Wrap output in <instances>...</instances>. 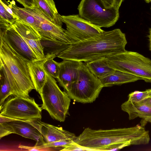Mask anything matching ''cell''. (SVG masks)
Segmentation results:
<instances>
[{"label": "cell", "mask_w": 151, "mask_h": 151, "mask_svg": "<svg viewBox=\"0 0 151 151\" xmlns=\"http://www.w3.org/2000/svg\"><path fill=\"white\" fill-rule=\"evenodd\" d=\"M25 8H32L35 6L34 0H16Z\"/></svg>", "instance_id": "27"}, {"label": "cell", "mask_w": 151, "mask_h": 151, "mask_svg": "<svg viewBox=\"0 0 151 151\" xmlns=\"http://www.w3.org/2000/svg\"><path fill=\"white\" fill-rule=\"evenodd\" d=\"M126 35L119 29L104 31L90 39L69 45L57 56L63 60L85 63L109 57L125 51Z\"/></svg>", "instance_id": "2"}, {"label": "cell", "mask_w": 151, "mask_h": 151, "mask_svg": "<svg viewBox=\"0 0 151 151\" xmlns=\"http://www.w3.org/2000/svg\"><path fill=\"white\" fill-rule=\"evenodd\" d=\"M149 50L151 51V28L150 29L148 35Z\"/></svg>", "instance_id": "31"}, {"label": "cell", "mask_w": 151, "mask_h": 151, "mask_svg": "<svg viewBox=\"0 0 151 151\" xmlns=\"http://www.w3.org/2000/svg\"><path fill=\"white\" fill-rule=\"evenodd\" d=\"M46 73V81L40 94L42 101L41 107L53 119L64 122L68 114L71 99L60 90L54 78Z\"/></svg>", "instance_id": "4"}, {"label": "cell", "mask_w": 151, "mask_h": 151, "mask_svg": "<svg viewBox=\"0 0 151 151\" xmlns=\"http://www.w3.org/2000/svg\"><path fill=\"white\" fill-rule=\"evenodd\" d=\"M0 107L5 102L6 99L13 95L11 86L4 68L0 66Z\"/></svg>", "instance_id": "22"}, {"label": "cell", "mask_w": 151, "mask_h": 151, "mask_svg": "<svg viewBox=\"0 0 151 151\" xmlns=\"http://www.w3.org/2000/svg\"><path fill=\"white\" fill-rule=\"evenodd\" d=\"M121 108L128 114L129 120L138 117L144 119L151 117V106L144 103L127 100L121 105Z\"/></svg>", "instance_id": "17"}, {"label": "cell", "mask_w": 151, "mask_h": 151, "mask_svg": "<svg viewBox=\"0 0 151 151\" xmlns=\"http://www.w3.org/2000/svg\"><path fill=\"white\" fill-rule=\"evenodd\" d=\"M0 66L4 68L10 83L13 95L29 97L35 88L32 81L27 62L5 41L0 42Z\"/></svg>", "instance_id": "3"}, {"label": "cell", "mask_w": 151, "mask_h": 151, "mask_svg": "<svg viewBox=\"0 0 151 151\" xmlns=\"http://www.w3.org/2000/svg\"><path fill=\"white\" fill-rule=\"evenodd\" d=\"M144 120L147 122L151 123V117L146 118Z\"/></svg>", "instance_id": "32"}, {"label": "cell", "mask_w": 151, "mask_h": 151, "mask_svg": "<svg viewBox=\"0 0 151 151\" xmlns=\"http://www.w3.org/2000/svg\"><path fill=\"white\" fill-rule=\"evenodd\" d=\"M54 53H48L43 59L27 62L30 76L35 89L40 94L47 80L46 73L44 68V64L46 60Z\"/></svg>", "instance_id": "15"}, {"label": "cell", "mask_w": 151, "mask_h": 151, "mask_svg": "<svg viewBox=\"0 0 151 151\" xmlns=\"http://www.w3.org/2000/svg\"><path fill=\"white\" fill-rule=\"evenodd\" d=\"M139 102L151 106V97Z\"/></svg>", "instance_id": "29"}, {"label": "cell", "mask_w": 151, "mask_h": 151, "mask_svg": "<svg viewBox=\"0 0 151 151\" xmlns=\"http://www.w3.org/2000/svg\"><path fill=\"white\" fill-rule=\"evenodd\" d=\"M11 26L22 37L38 59H43L45 57L41 37L37 30L19 19Z\"/></svg>", "instance_id": "11"}, {"label": "cell", "mask_w": 151, "mask_h": 151, "mask_svg": "<svg viewBox=\"0 0 151 151\" xmlns=\"http://www.w3.org/2000/svg\"><path fill=\"white\" fill-rule=\"evenodd\" d=\"M151 97V89L144 91H135L129 94L128 100L132 102H139Z\"/></svg>", "instance_id": "24"}, {"label": "cell", "mask_w": 151, "mask_h": 151, "mask_svg": "<svg viewBox=\"0 0 151 151\" xmlns=\"http://www.w3.org/2000/svg\"><path fill=\"white\" fill-rule=\"evenodd\" d=\"M42 109L34 98L14 96L0 107V116L12 119L31 121L41 119Z\"/></svg>", "instance_id": "8"}, {"label": "cell", "mask_w": 151, "mask_h": 151, "mask_svg": "<svg viewBox=\"0 0 151 151\" xmlns=\"http://www.w3.org/2000/svg\"><path fill=\"white\" fill-rule=\"evenodd\" d=\"M119 9L102 0H81L78 8L81 17L101 28L115 24L119 17Z\"/></svg>", "instance_id": "7"}, {"label": "cell", "mask_w": 151, "mask_h": 151, "mask_svg": "<svg viewBox=\"0 0 151 151\" xmlns=\"http://www.w3.org/2000/svg\"><path fill=\"white\" fill-rule=\"evenodd\" d=\"M81 61L66 60L60 63V71L57 80L60 85L65 91L77 79L78 69Z\"/></svg>", "instance_id": "14"}, {"label": "cell", "mask_w": 151, "mask_h": 151, "mask_svg": "<svg viewBox=\"0 0 151 151\" xmlns=\"http://www.w3.org/2000/svg\"><path fill=\"white\" fill-rule=\"evenodd\" d=\"M41 133L45 143L68 140H74L76 137L73 133L58 127L40 121Z\"/></svg>", "instance_id": "16"}, {"label": "cell", "mask_w": 151, "mask_h": 151, "mask_svg": "<svg viewBox=\"0 0 151 151\" xmlns=\"http://www.w3.org/2000/svg\"><path fill=\"white\" fill-rule=\"evenodd\" d=\"M65 24V33L70 44L82 41L97 36L104 31L81 17L78 14L60 15Z\"/></svg>", "instance_id": "10"}, {"label": "cell", "mask_w": 151, "mask_h": 151, "mask_svg": "<svg viewBox=\"0 0 151 151\" xmlns=\"http://www.w3.org/2000/svg\"><path fill=\"white\" fill-rule=\"evenodd\" d=\"M17 19L8 12L0 2V20L6 22L11 25Z\"/></svg>", "instance_id": "25"}, {"label": "cell", "mask_w": 151, "mask_h": 151, "mask_svg": "<svg viewBox=\"0 0 151 151\" xmlns=\"http://www.w3.org/2000/svg\"><path fill=\"white\" fill-rule=\"evenodd\" d=\"M149 132L137 124L127 128L95 130L85 128L73 140L84 151H114L131 145H147Z\"/></svg>", "instance_id": "1"}, {"label": "cell", "mask_w": 151, "mask_h": 151, "mask_svg": "<svg viewBox=\"0 0 151 151\" xmlns=\"http://www.w3.org/2000/svg\"><path fill=\"white\" fill-rule=\"evenodd\" d=\"M124 0H114V5L116 7L119 8Z\"/></svg>", "instance_id": "28"}, {"label": "cell", "mask_w": 151, "mask_h": 151, "mask_svg": "<svg viewBox=\"0 0 151 151\" xmlns=\"http://www.w3.org/2000/svg\"><path fill=\"white\" fill-rule=\"evenodd\" d=\"M106 60L115 70L137 76L144 81L151 79V60L137 52L126 50Z\"/></svg>", "instance_id": "6"}, {"label": "cell", "mask_w": 151, "mask_h": 151, "mask_svg": "<svg viewBox=\"0 0 151 151\" xmlns=\"http://www.w3.org/2000/svg\"><path fill=\"white\" fill-rule=\"evenodd\" d=\"M103 86L99 79L89 71L85 63L81 62L77 79L65 91L74 101L91 103L98 98Z\"/></svg>", "instance_id": "5"}, {"label": "cell", "mask_w": 151, "mask_h": 151, "mask_svg": "<svg viewBox=\"0 0 151 151\" xmlns=\"http://www.w3.org/2000/svg\"><path fill=\"white\" fill-rule=\"evenodd\" d=\"M58 54L54 53L53 55L49 58L45 62L43 66L46 73L54 78H58L60 71V63L53 60Z\"/></svg>", "instance_id": "23"}, {"label": "cell", "mask_w": 151, "mask_h": 151, "mask_svg": "<svg viewBox=\"0 0 151 151\" xmlns=\"http://www.w3.org/2000/svg\"><path fill=\"white\" fill-rule=\"evenodd\" d=\"M9 4L18 19L31 26L37 30L41 22L37 18L35 12L30 8H22L12 1Z\"/></svg>", "instance_id": "19"}, {"label": "cell", "mask_w": 151, "mask_h": 151, "mask_svg": "<svg viewBox=\"0 0 151 151\" xmlns=\"http://www.w3.org/2000/svg\"><path fill=\"white\" fill-rule=\"evenodd\" d=\"M38 7L56 24L62 27L63 22L53 0H34Z\"/></svg>", "instance_id": "20"}, {"label": "cell", "mask_w": 151, "mask_h": 151, "mask_svg": "<svg viewBox=\"0 0 151 151\" xmlns=\"http://www.w3.org/2000/svg\"><path fill=\"white\" fill-rule=\"evenodd\" d=\"M145 81L147 82L151 83V79L148 80H146Z\"/></svg>", "instance_id": "33"}, {"label": "cell", "mask_w": 151, "mask_h": 151, "mask_svg": "<svg viewBox=\"0 0 151 151\" xmlns=\"http://www.w3.org/2000/svg\"><path fill=\"white\" fill-rule=\"evenodd\" d=\"M65 31L62 27L49 20L42 22L37 29L41 41H50L60 46L68 47L70 44Z\"/></svg>", "instance_id": "13"}, {"label": "cell", "mask_w": 151, "mask_h": 151, "mask_svg": "<svg viewBox=\"0 0 151 151\" xmlns=\"http://www.w3.org/2000/svg\"><path fill=\"white\" fill-rule=\"evenodd\" d=\"M9 23L4 21L0 20V41H1L4 33L7 29L11 26Z\"/></svg>", "instance_id": "26"}, {"label": "cell", "mask_w": 151, "mask_h": 151, "mask_svg": "<svg viewBox=\"0 0 151 151\" xmlns=\"http://www.w3.org/2000/svg\"><path fill=\"white\" fill-rule=\"evenodd\" d=\"M85 63L91 73L99 78H103L115 70L109 65L106 59H100Z\"/></svg>", "instance_id": "21"}, {"label": "cell", "mask_w": 151, "mask_h": 151, "mask_svg": "<svg viewBox=\"0 0 151 151\" xmlns=\"http://www.w3.org/2000/svg\"><path fill=\"white\" fill-rule=\"evenodd\" d=\"M99 79L104 87L121 85L142 80V78L137 76L116 70L109 75Z\"/></svg>", "instance_id": "18"}, {"label": "cell", "mask_w": 151, "mask_h": 151, "mask_svg": "<svg viewBox=\"0 0 151 151\" xmlns=\"http://www.w3.org/2000/svg\"><path fill=\"white\" fill-rule=\"evenodd\" d=\"M145 1L147 3L151 2V0H145Z\"/></svg>", "instance_id": "34"}, {"label": "cell", "mask_w": 151, "mask_h": 151, "mask_svg": "<svg viewBox=\"0 0 151 151\" xmlns=\"http://www.w3.org/2000/svg\"><path fill=\"white\" fill-rule=\"evenodd\" d=\"M40 119L31 121L12 119L0 117V138L12 133L37 142L36 145L45 143L41 133Z\"/></svg>", "instance_id": "9"}, {"label": "cell", "mask_w": 151, "mask_h": 151, "mask_svg": "<svg viewBox=\"0 0 151 151\" xmlns=\"http://www.w3.org/2000/svg\"><path fill=\"white\" fill-rule=\"evenodd\" d=\"M27 61L38 59L20 35L11 26L5 31L2 40Z\"/></svg>", "instance_id": "12"}, {"label": "cell", "mask_w": 151, "mask_h": 151, "mask_svg": "<svg viewBox=\"0 0 151 151\" xmlns=\"http://www.w3.org/2000/svg\"><path fill=\"white\" fill-rule=\"evenodd\" d=\"M107 5L109 6H113L114 5V0H102Z\"/></svg>", "instance_id": "30"}]
</instances>
